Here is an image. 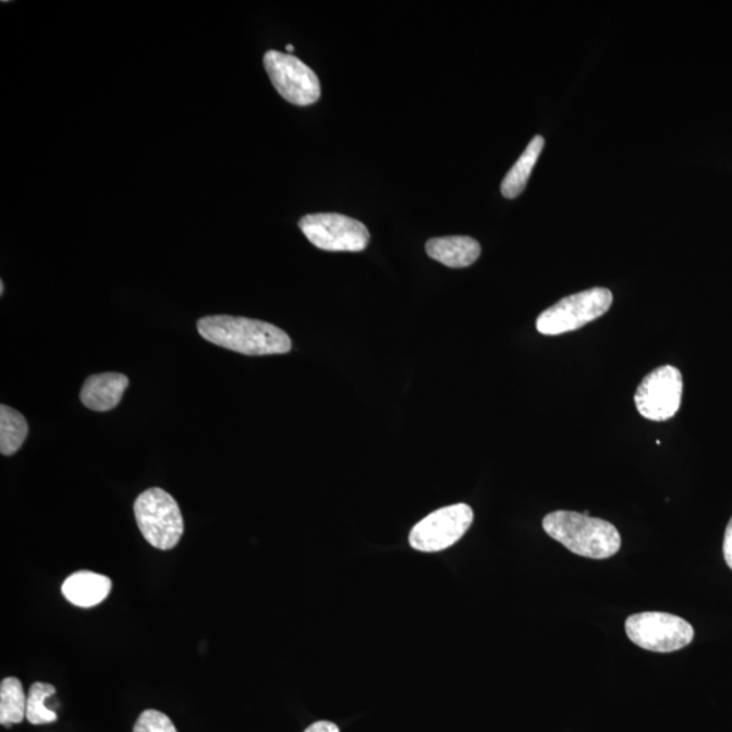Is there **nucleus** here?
<instances>
[{
  "label": "nucleus",
  "mask_w": 732,
  "mask_h": 732,
  "mask_svg": "<svg viewBox=\"0 0 732 732\" xmlns=\"http://www.w3.org/2000/svg\"><path fill=\"white\" fill-rule=\"evenodd\" d=\"M197 329L204 340L246 356H271L292 349L290 335L268 321L215 315L199 319Z\"/></svg>",
  "instance_id": "obj_1"
},
{
  "label": "nucleus",
  "mask_w": 732,
  "mask_h": 732,
  "mask_svg": "<svg viewBox=\"0 0 732 732\" xmlns=\"http://www.w3.org/2000/svg\"><path fill=\"white\" fill-rule=\"evenodd\" d=\"M542 528L553 540L580 557L608 559L621 548V536L613 524L585 513L564 510L549 513L542 520Z\"/></svg>",
  "instance_id": "obj_2"
},
{
  "label": "nucleus",
  "mask_w": 732,
  "mask_h": 732,
  "mask_svg": "<svg viewBox=\"0 0 732 732\" xmlns=\"http://www.w3.org/2000/svg\"><path fill=\"white\" fill-rule=\"evenodd\" d=\"M135 517L144 539L155 548L169 551L183 535V518L179 503L162 488L154 487L137 497Z\"/></svg>",
  "instance_id": "obj_3"
},
{
  "label": "nucleus",
  "mask_w": 732,
  "mask_h": 732,
  "mask_svg": "<svg viewBox=\"0 0 732 732\" xmlns=\"http://www.w3.org/2000/svg\"><path fill=\"white\" fill-rule=\"evenodd\" d=\"M612 303V292L607 288H591L575 293L546 309L537 318L536 329L542 335H560L580 330L581 327L606 315Z\"/></svg>",
  "instance_id": "obj_4"
},
{
  "label": "nucleus",
  "mask_w": 732,
  "mask_h": 732,
  "mask_svg": "<svg viewBox=\"0 0 732 732\" xmlns=\"http://www.w3.org/2000/svg\"><path fill=\"white\" fill-rule=\"evenodd\" d=\"M626 636L643 650L674 652L690 646L695 630L679 615L663 612H643L625 620Z\"/></svg>",
  "instance_id": "obj_5"
},
{
  "label": "nucleus",
  "mask_w": 732,
  "mask_h": 732,
  "mask_svg": "<svg viewBox=\"0 0 732 732\" xmlns=\"http://www.w3.org/2000/svg\"><path fill=\"white\" fill-rule=\"evenodd\" d=\"M298 227L315 247L325 252L359 253L370 240L362 221L340 213L307 215L298 221Z\"/></svg>",
  "instance_id": "obj_6"
},
{
  "label": "nucleus",
  "mask_w": 732,
  "mask_h": 732,
  "mask_svg": "<svg viewBox=\"0 0 732 732\" xmlns=\"http://www.w3.org/2000/svg\"><path fill=\"white\" fill-rule=\"evenodd\" d=\"M264 65L276 90L285 101L308 107L320 98L319 77L301 59L290 53L268 51Z\"/></svg>",
  "instance_id": "obj_7"
},
{
  "label": "nucleus",
  "mask_w": 732,
  "mask_h": 732,
  "mask_svg": "<svg viewBox=\"0 0 732 732\" xmlns=\"http://www.w3.org/2000/svg\"><path fill=\"white\" fill-rule=\"evenodd\" d=\"M473 523L474 512L468 504L438 509L414 526L410 545L419 552L443 551L456 545Z\"/></svg>",
  "instance_id": "obj_8"
},
{
  "label": "nucleus",
  "mask_w": 732,
  "mask_h": 732,
  "mask_svg": "<svg viewBox=\"0 0 732 732\" xmlns=\"http://www.w3.org/2000/svg\"><path fill=\"white\" fill-rule=\"evenodd\" d=\"M684 392L681 371L664 365L652 370L637 387L635 404L637 412L650 420H668L679 412Z\"/></svg>",
  "instance_id": "obj_9"
},
{
  "label": "nucleus",
  "mask_w": 732,
  "mask_h": 732,
  "mask_svg": "<svg viewBox=\"0 0 732 732\" xmlns=\"http://www.w3.org/2000/svg\"><path fill=\"white\" fill-rule=\"evenodd\" d=\"M130 385L122 374H99L88 377L82 387L81 401L94 412H109L121 402Z\"/></svg>",
  "instance_id": "obj_10"
},
{
  "label": "nucleus",
  "mask_w": 732,
  "mask_h": 732,
  "mask_svg": "<svg viewBox=\"0 0 732 732\" xmlns=\"http://www.w3.org/2000/svg\"><path fill=\"white\" fill-rule=\"evenodd\" d=\"M112 580L93 571H77L71 574L61 586L63 596L81 608H91L107 600L112 591Z\"/></svg>",
  "instance_id": "obj_11"
},
{
  "label": "nucleus",
  "mask_w": 732,
  "mask_h": 732,
  "mask_svg": "<svg viewBox=\"0 0 732 732\" xmlns=\"http://www.w3.org/2000/svg\"><path fill=\"white\" fill-rule=\"evenodd\" d=\"M481 248L478 241L469 236L435 237L426 243V253L448 268H468L478 260Z\"/></svg>",
  "instance_id": "obj_12"
},
{
  "label": "nucleus",
  "mask_w": 732,
  "mask_h": 732,
  "mask_svg": "<svg viewBox=\"0 0 732 732\" xmlns=\"http://www.w3.org/2000/svg\"><path fill=\"white\" fill-rule=\"evenodd\" d=\"M542 148H545V138L542 136L532 138L524 154L521 155L517 162L510 169L502 181L501 192L503 197L515 198L524 192L532 171H534L537 160H539L542 152Z\"/></svg>",
  "instance_id": "obj_13"
},
{
  "label": "nucleus",
  "mask_w": 732,
  "mask_h": 732,
  "mask_svg": "<svg viewBox=\"0 0 732 732\" xmlns=\"http://www.w3.org/2000/svg\"><path fill=\"white\" fill-rule=\"evenodd\" d=\"M27 698L24 686L15 676L4 679L0 684V723L10 728L26 718Z\"/></svg>",
  "instance_id": "obj_14"
},
{
  "label": "nucleus",
  "mask_w": 732,
  "mask_h": 732,
  "mask_svg": "<svg viewBox=\"0 0 732 732\" xmlns=\"http://www.w3.org/2000/svg\"><path fill=\"white\" fill-rule=\"evenodd\" d=\"M27 432H29V427H27L24 415L2 404L0 406V452L4 456L19 452Z\"/></svg>",
  "instance_id": "obj_15"
},
{
  "label": "nucleus",
  "mask_w": 732,
  "mask_h": 732,
  "mask_svg": "<svg viewBox=\"0 0 732 732\" xmlns=\"http://www.w3.org/2000/svg\"><path fill=\"white\" fill-rule=\"evenodd\" d=\"M54 693L57 690L53 685L44 684V682H36L32 685L29 696H27V722L36 725L57 722V712L46 706L48 698L54 696Z\"/></svg>",
  "instance_id": "obj_16"
},
{
  "label": "nucleus",
  "mask_w": 732,
  "mask_h": 732,
  "mask_svg": "<svg viewBox=\"0 0 732 732\" xmlns=\"http://www.w3.org/2000/svg\"><path fill=\"white\" fill-rule=\"evenodd\" d=\"M133 732H179L173 722L168 717L155 709H147L137 719Z\"/></svg>",
  "instance_id": "obj_17"
},
{
  "label": "nucleus",
  "mask_w": 732,
  "mask_h": 732,
  "mask_svg": "<svg viewBox=\"0 0 732 732\" xmlns=\"http://www.w3.org/2000/svg\"><path fill=\"white\" fill-rule=\"evenodd\" d=\"M723 553L725 563H728L729 568L732 570V518L730 520L728 528H725Z\"/></svg>",
  "instance_id": "obj_18"
},
{
  "label": "nucleus",
  "mask_w": 732,
  "mask_h": 732,
  "mask_svg": "<svg viewBox=\"0 0 732 732\" xmlns=\"http://www.w3.org/2000/svg\"><path fill=\"white\" fill-rule=\"evenodd\" d=\"M304 732H340V728H338V725L334 723L321 720V722L310 724L309 728Z\"/></svg>",
  "instance_id": "obj_19"
},
{
  "label": "nucleus",
  "mask_w": 732,
  "mask_h": 732,
  "mask_svg": "<svg viewBox=\"0 0 732 732\" xmlns=\"http://www.w3.org/2000/svg\"><path fill=\"white\" fill-rule=\"evenodd\" d=\"M3 293H4V284H3V281H2V282H0V295H3Z\"/></svg>",
  "instance_id": "obj_20"
},
{
  "label": "nucleus",
  "mask_w": 732,
  "mask_h": 732,
  "mask_svg": "<svg viewBox=\"0 0 732 732\" xmlns=\"http://www.w3.org/2000/svg\"><path fill=\"white\" fill-rule=\"evenodd\" d=\"M293 46H286V51L290 52V54L293 52Z\"/></svg>",
  "instance_id": "obj_21"
}]
</instances>
